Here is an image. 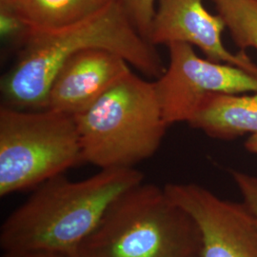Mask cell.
Returning a JSON list of instances; mask_svg holds the SVG:
<instances>
[{
  "instance_id": "52a82bcc",
  "label": "cell",
  "mask_w": 257,
  "mask_h": 257,
  "mask_svg": "<svg viewBox=\"0 0 257 257\" xmlns=\"http://www.w3.org/2000/svg\"><path fill=\"white\" fill-rule=\"evenodd\" d=\"M164 189L197 226V257H257V220L245 203L222 199L197 184L170 183Z\"/></svg>"
},
{
  "instance_id": "e0dca14e",
  "label": "cell",
  "mask_w": 257,
  "mask_h": 257,
  "mask_svg": "<svg viewBox=\"0 0 257 257\" xmlns=\"http://www.w3.org/2000/svg\"><path fill=\"white\" fill-rule=\"evenodd\" d=\"M245 148L249 153L257 155V134L248 136L247 141L245 142Z\"/></svg>"
},
{
  "instance_id": "7a4b0ae2",
  "label": "cell",
  "mask_w": 257,
  "mask_h": 257,
  "mask_svg": "<svg viewBox=\"0 0 257 257\" xmlns=\"http://www.w3.org/2000/svg\"><path fill=\"white\" fill-rule=\"evenodd\" d=\"M100 48L122 56L147 77L165 72L156 46L140 35L119 0L92 17L50 33H32L18 60L1 78V94L10 107L46 109L48 92L58 69L75 53Z\"/></svg>"
},
{
  "instance_id": "9c48e42d",
  "label": "cell",
  "mask_w": 257,
  "mask_h": 257,
  "mask_svg": "<svg viewBox=\"0 0 257 257\" xmlns=\"http://www.w3.org/2000/svg\"><path fill=\"white\" fill-rule=\"evenodd\" d=\"M119 55L90 48L70 55L52 81L46 109L75 116L132 70Z\"/></svg>"
},
{
  "instance_id": "8992f818",
  "label": "cell",
  "mask_w": 257,
  "mask_h": 257,
  "mask_svg": "<svg viewBox=\"0 0 257 257\" xmlns=\"http://www.w3.org/2000/svg\"><path fill=\"white\" fill-rule=\"evenodd\" d=\"M168 48L169 64L155 80V86L169 126L188 123L201 102L212 93L257 92L255 74L201 58L190 44L173 43Z\"/></svg>"
},
{
  "instance_id": "277c9868",
  "label": "cell",
  "mask_w": 257,
  "mask_h": 257,
  "mask_svg": "<svg viewBox=\"0 0 257 257\" xmlns=\"http://www.w3.org/2000/svg\"><path fill=\"white\" fill-rule=\"evenodd\" d=\"M84 162L102 169H124L154 156L167 124L155 81L132 71L74 116Z\"/></svg>"
},
{
  "instance_id": "8fae6325",
  "label": "cell",
  "mask_w": 257,
  "mask_h": 257,
  "mask_svg": "<svg viewBox=\"0 0 257 257\" xmlns=\"http://www.w3.org/2000/svg\"><path fill=\"white\" fill-rule=\"evenodd\" d=\"M110 0H0L22 19L32 33L70 27L104 8Z\"/></svg>"
},
{
  "instance_id": "6da1fadb",
  "label": "cell",
  "mask_w": 257,
  "mask_h": 257,
  "mask_svg": "<svg viewBox=\"0 0 257 257\" xmlns=\"http://www.w3.org/2000/svg\"><path fill=\"white\" fill-rule=\"evenodd\" d=\"M136 168L102 169L89 178L72 181L57 175L37 187L0 229L3 253L49 252L74 256L110 204L142 183Z\"/></svg>"
},
{
  "instance_id": "ac0fdd59",
  "label": "cell",
  "mask_w": 257,
  "mask_h": 257,
  "mask_svg": "<svg viewBox=\"0 0 257 257\" xmlns=\"http://www.w3.org/2000/svg\"><path fill=\"white\" fill-rule=\"evenodd\" d=\"M213 1H215V0H213Z\"/></svg>"
},
{
  "instance_id": "7c38bea8",
  "label": "cell",
  "mask_w": 257,
  "mask_h": 257,
  "mask_svg": "<svg viewBox=\"0 0 257 257\" xmlns=\"http://www.w3.org/2000/svg\"><path fill=\"white\" fill-rule=\"evenodd\" d=\"M215 8L234 43L257 51V0H215Z\"/></svg>"
},
{
  "instance_id": "4fadbf2b",
  "label": "cell",
  "mask_w": 257,
  "mask_h": 257,
  "mask_svg": "<svg viewBox=\"0 0 257 257\" xmlns=\"http://www.w3.org/2000/svg\"><path fill=\"white\" fill-rule=\"evenodd\" d=\"M0 34L3 42L21 49L31 37L32 30L14 11L0 3Z\"/></svg>"
},
{
  "instance_id": "2e32d148",
  "label": "cell",
  "mask_w": 257,
  "mask_h": 257,
  "mask_svg": "<svg viewBox=\"0 0 257 257\" xmlns=\"http://www.w3.org/2000/svg\"><path fill=\"white\" fill-rule=\"evenodd\" d=\"M2 257H74L59 253L49 252H25V253H3Z\"/></svg>"
},
{
  "instance_id": "30bf717a",
  "label": "cell",
  "mask_w": 257,
  "mask_h": 257,
  "mask_svg": "<svg viewBox=\"0 0 257 257\" xmlns=\"http://www.w3.org/2000/svg\"><path fill=\"white\" fill-rule=\"evenodd\" d=\"M188 124L222 140L257 134V92L210 94Z\"/></svg>"
},
{
  "instance_id": "3957f363",
  "label": "cell",
  "mask_w": 257,
  "mask_h": 257,
  "mask_svg": "<svg viewBox=\"0 0 257 257\" xmlns=\"http://www.w3.org/2000/svg\"><path fill=\"white\" fill-rule=\"evenodd\" d=\"M193 218L164 188L140 183L110 204L74 257H197Z\"/></svg>"
},
{
  "instance_id": "ba28073f",
  "label": "cell",
  "mask_w": 257,
  "mask_h": 257,
  "mask_svg": "<svg viewBox=\"0 0 257 257\" xmlns=\"http://www.w3.org/2000/svg\"><path fill=\"white\" fill-rule=\"evenodd\" d=\"M225 24L211 15L203 0H157L149 41L169 46L186 43L201 50L206 58L232 65L257 75V65L244 52L233 54L223 44Z\"/></svg>"
},
{
  "instance_id": "9a60e30c",
  "label": "cell",
  "mask_w": 257,
  "mask_h": 257,
  "mask_svg": "<svg viewBox=\"0 0 257 257\" xmlns=\"http://www.w3.org/2000/svg\"><path fill=\"white\" fill-rule=\"evenodd\" d=\"M232 177L242 194L243 202L248 206L257 220V176L234 171Z\"/></svg>"
},
{
  "instance_id": "5bb4252c",
  "label": "cell",
  "mask_w": 257,
  "mask_h": 257,
  "mask_svg": "<svg viewBox=\"0 0 257 257\" xmlns=\"http://www.w3.org/2000/svg\"><path fill=\"white\" fill-rule=\"evenodd\" d=\"M140 35L147 39L156 14L157 0H119ZM150 42V41H149Z\"/></svg>"
},
{
  "instance_id": "5b68a950",
  "label": "cell",
  "mask_w": 257,
  "mask_h": 257,
  "mask_svg": "<svg viewBox=\"0 0 257 257\" xmlns=\"http://www.w3.org/2000/svg\"><path fill=\"white\" fill-rule=\"evenodd\" d=\"M84 162L74 116L0 108V196L38 187Z\"/></svg>"
}]
</instances>
